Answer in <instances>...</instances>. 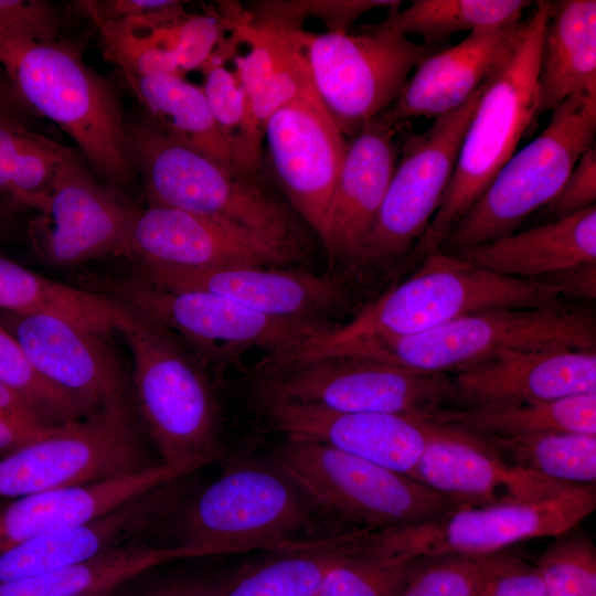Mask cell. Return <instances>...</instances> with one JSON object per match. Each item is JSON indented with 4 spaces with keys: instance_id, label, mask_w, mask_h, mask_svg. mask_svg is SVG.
Returning a JSON list of instances; mask_svg holds the SVG:
<instances>
[{
    "instance_id": "d6986e66",
    "label": "cell",
    "mask_w": 596,
    "mask_h": 596,
    "mask_svg": "<svg viewBox=\"0 0 596 596\" xmlns=\"http://www.w3.org/2000/svg\"><path fill=\"white\" fill-rule=\"evenodd\" d=\"M417 417L426 441L409 477L456 507L536 501L574 486L507 464L476 435Z\"/></svg>"
},
{
    "instance_id": "f35d334b",
    "label": "cell",
    "mask_w": 596,
    "mask_h": 596,
    "mask_svg": "<svg viewBox=\"0 0 596 596\" xmlns=\"http://www.w3.org/2000/svg\"><path fill=\"white\" fill-rule=\"evenodd\" d=\"M356 532L349 551L329 570L317 596H395L418 558L365 551Z\"/></svg>"
},
{
    "instance_id": "8992f818",
    "label": "cell",
    "mask_w": 596,
    "mask_h": 596,
    "mask_svg": "<svg viewBox=\"0 0 596 596\" xmlns=\"http://www.w3.org/2000/svg\"><path fill=\"white\" fill-rule=\"evenodd\" d=\"M126 136L148 205L240 226L297 227L257 174L224 166L168 137L139 110L126 113Z\"/></svg>"
},
{
    "instance_id": "3957f363",
    "label": "cell",
    "mask_w": 596,
    "mask_h": 596,
    "mask_svg": "<svg viewBox=\"0 0 596 596\" xmlns=\"http://www.w3.org/2000/svg\"><path fill=\"white\" fill-rule=\"evenodd\" d=\"M317 510L274 460L237 461L183 508L177 545L214 555L296 549L321 540L310 538Z\"/></svg>"
},
{
    "instance_id": "4316f807",
    "label": "cell",
    "mask_w": 596,
    "mask_h": 596,
    "mask_svg": "<svg viewBox=\"0 0 596 596\" xmlns=\"http://www.w3.org/2000/svg\"><path fill=\"white\" fill-rule=\"evenodd\" d=\"M241 41L248 45L245 55H235L234 70L245 89L254 130L264 139L270 116L313 86L302 28L249 23L241 6L232 7Z\"/></svg>"
},
{
    "instance_id": "c3c4849f",
    "label": "cell",
    "mask_w": 596,
    "mask_h": 596,
    "mask_svg": "<svg viewBox=\"0 0 596 596\" xmlns=\"http://www.w3.org/2000/svg\"><path fill=\"white\" fill-rule=\"evenodd\" d=\"M181 2L175 0H84L75 1L74 7L91 21H117L170 9Z\"/></svg>"
},
{
    "instance_id": "ffe728a7",
    "label": "cell",
    "mask_w": 596,
    "mask_h": 596,
    "mask_svg": "<svg viewBox=\"0 0 596 596\" xmlns=\"http://www.w3.org/2000/svg\"><path fill=\"white\" fill-rule=\"evenodd\" d=\"M0 326L17 340L32 368L54 385L95 408L128 400L107 333L36 312L0 310Z\"/></svg>"
},
{
    "instance_id": "7bdbcfd3",
    "label": "cell",
    "mask_w": 596,
    "mask_h": 596,
    "mask_svg": "<svg viewBox=\"0 0 596 596\" xmlns=\"http://www.w3.org/2000/svg\"><path fill=\"white\" fill-rule=\"evenodd\" d=\"M63 24L47 0H0V65L7 70L30 47L58 39Z\"/></svg>"
},
{
    "instance_id": "bcb514c9",
    "label": "cell",
    "mask_w": 596,
    "mask_h": 596,
    "mask_svg": "<svg viewBox=\"0 0 596 596\" xmlns=\"http://www.w3.org/2000/svg\"><path fill=\"white\" fill-rule=\"evenodd\" d=\"M481 561L486 571L488 596H547L536 564L502 551Z\"/></svg>"
},
{
    "instance_id": "5b68a950",
    "label": "cell",
    "mask_w": 596,
    "mask_h": 596,
    "mask_svg": "<svg viewBox=\"0 0 596 596\" xmlns=\"http://www.w3.org/2000/svg\"><path fill=\"white\" fill-rule=\"evenodd\" d=\"M6 71L30 109L65 131L103 180L120 191L132 183L119 94L75 43L57 39L32 46Z\"/></svg>"
},
{
    "instance_id": "e0dca14e",
    "label": "cell",
    "mask_w": 596,
    "mask_h": 596,
    "mask_svg": "<svg viewBox=\"0 0 596 596\" xmlns=\"http://www.w3.org/2000/svg\"><path fill=\"white\" fill-rule=\"evenodd\" d=\"M301 252L298 227L251 228L147 205L136 213L125 256L187 267H281Z\"/></svg>"
},
{
    "instance_id": "d590c367",
    "label": "cell",
    "mask_w": 596,
    "mask_h": 596,
    "mask_svg": "<svg viewBox=\"0 0 596 596\" xmlns=\"http://www.w3.org/2000/svg\"><path fill=\"white\" fill-rule=\"evenodd\" d=\"M230 32L201 66V87L235 166L244 172L258 174L264 139L253 128L245 89L237 73L226 66L242 42L235 28Z\"/></svg>"
},
{
    "instance_id": "f546056e",
    "label": "cell",
    "mask_w": 596,
    "mask_h": 596,
    "mask_svg": "<svg viewBox=\"0 0 596 596\" xmlns=\"http://www.w3.org/2000/svg\"><path fill=\"white\" fill-rule=\"evenodd\" d=\"M120 75L142 114L168 137L224 166L238 169L201 86L178 75Z\"/></svg>"
},
{
    "instance_id": "8fae6325",
    "label": "cell",
    "mask_w": 596,
    "mask_h": 596,
    "mask_svg": "<svg viewBox=\"0 0 596 596\" xmlns=\"http://www.w3.org/2000/svg\"><path fill=\"white\" fill-rule=\"evenodd\" d=\"M595 508V485L573 486L542 500L457 507L424 523L369 532L362 540V547L406 558L438 555L482 557L505 551L522 541L568 532Z\"/></svg>"
},
{
    "instance_id": "9c48e42d",
    "label": "cell",
    "mask_w": 596,
    "mask_h": 596,
    "mask_svg": "<svg viewBox=\"0 0 596 596\" xmlns=\"http://www.w3.org/2000/svg\"><path fill=\"white\" fill-rule=\"evenodd\" d=\"M273 460L319 511L349 531L402 529L457 508L407 475L317 441L286 437Z\"/></svg>"
},
{
    "instance_id": "8d00e7d4",
    "label": "cell",
    "mask_w": 596,
    "mask_h": 596,
    "mask_svg": "<svg viewBox=\"0 0 596 596\" xmlns=\"http://www.w3.org/2000/svg\"><path fill=\"white\" fill-rule=\"evenodd\" d=\"M534 2L528 0H415L389 13L372 29L403 36L418 35L426 45H438L451 35L481 28L499 26L523 19Z\"/></svg>"
},
{
    "instance_id": "f5cc1de1",
    "label": "cell",
    "mask_w": 596,
    "mask_h": 596,
    "mask_svg": "<svg viewBox=\"0 0 596 596\" xmlns=\"http://www.w3.org/2000/svg\"><path fill=\"white\" fill-rule=\"evenodd\" d=\"M115 589L116 588H104V589H98V590H94V592H91V593H86V594H83V595H79V596H113Z\"/></svg>"
},
{
    "instance_id": "277c9868",
    "label": "cell",
    "mask_w": 596,
    "mask_h": 596,
    "mask_svg": "<svg viewBox=\"0 0 596 596\" xmlns=\"http://www.w3.org/2000/svg\"><path fill=\"white\" fill-rule=\"evenodd\" d=\"M596 349L590 313L553 308H501L470 313L425 332L376 338L327 354L372 359L417 372L455 373L503 351Z\"/></svg>"
},
{
    "instance_id": "83f0119b",
    "label": "cell",
    "mask_w": 596,
    "mask_h": 596,
    "mask_svg": "<svg viewBox=\"0 0 596 596\" xmlns=\"http://www.w3.org/2000/svg\"><path fill=\"white\" fill-rule=\"evenodd\" d=\"M453 255L492 274L529 280L596 262V206Z\"/></svg>"
},
{
    "instance_id": "ee69618b",
    "label": "cell",
    "mask_w": 596,
    "mask_h": 596,
    "mask_svg": "<svg viewBox=\"0 0 596 596\" xmlns=\"http://www.w3.org/2000/svg\"><path fill=\"white\" fill-rule=\"evenodd\" d=\"M481 557L438 555L418 558L395 596H478L485 587Z\"/></svg>"
},
{
    "instance_id": "2e32d148",
    "label": "cell",
    "mask_w": 596,
    "mask_h": 596,
    "mask_svg": "<svg viewBox=\"0 0 596 596\" xmlns=\"http://www.w3.org/2000/svg\"><path fill=\"white\" fill-rule=\"evenodd\" d=\"M138 209L76 155L55 179L45 210L28 222L26 234L34 253L55 266L125 256Z\"/></svg>"
},
{
    "instance_id": "9a60e30c",
    "label": "cell",
    "mask_w": 596,
    "mask_h": 596,
    "mask_svg": "<svg viewBox=\"0 0 596 596\" xmlns=\"http://www.w3.org/2000/svg\"><path fill=\"white\" fill-rule=\"evenodd\" d=\"M486 83L426 130L403 136L395 170L358 262L386 264L418 244L448 188Z\"/></svg>"
},
{
    "instance_id": "30bf717a",
    "label": "cell",
    "mask_w": 596,
    "mask_h": 596,
    "mask_svg": "<svg viewBox=\"0 0 596 596\" xmlns=\"http://www.w3.org/2000/svg\"><path fill=\"white\" fill-rule=\"evenodd\" d=\"M257 396L296 401L345 413L425 416L462 406L454 380L390 363L322 354L258 369Z\"/></svg>"
},
{
    "instance_id": "d4e9b609",
    "label": "cell",
    "mask_w": 596,
    "mask_h": 596,
    "mask_svg": "<svg viewBox=\"0 0 596 596\" xmlns=\"http://www.w3.org/2000/svg\"><path fill=\"white\" fill-rule=\"evenodd\" d=\"M396 131L381 113L348 141L322 244L331 262L359 259L398 160Z\"/></svg>"
},
{
    "instance_id": "7a4b0ae2",
    "label": "cell",
    "mask_w": 596,
    "mask_h": 596,
    "mask_svg": "<svg viewBox=\"0 0 596 596\" xmlns=\"http://www.w3.org/2000/svg\"><path fill=\"white\" fill-rule=\"evenodd\" d=\"M522 36L491 75L466 129L441 203L416 251L438 249L453 225L481 195L539 115L538 74L550 1L534 2Z\"/></svg>"
},
{
    "instance_id": "cb8c5ba5",
    "label": "cell",
    "mask_w": 596,
    "mask_h": 596,
    "mask_svg": "<svg viewBox=\"0 0 596 596\" xmlns=\"http://www.w3.org/2000/svg\"><path fill=\"white\" fill-rule=\"evenodd\" d=\"M525 24L522 19L476 29L455 46L425 57L383 117L398 129L411 118L435 119L457 109L505 63Z\"/></svg>"
},
{
    "instance_id": "1f68e13d",
    "label": "cell",
    "mask_w": 596,
    "mask_h": 596,
    "mask_svg": "<svg viewBox=\"0 0 596 596\" xmlns=\"http://www.w3.org/2000/svg\"><path fill=\"white\" fill-rule=\"evenodd\" d=\"M419 417L480 436L596 435V393L543 403L455 406Z\"/></svg>"
},
{
    "instance_id": "ac0fdd59",
    "label": "cell",
    "mask_w": 596,
    "mask_h": 596,
    "mask_svg": "<svg viewBox=\"0 0 596 596\" xmlns=\"http://www.w3.org/2000/svg\"><path fill=\"white\" fill-rule=\"evenodd\" d=\"M264 139L280 191L323 244L348 140L313 86L270 116Z\"/></svg>"
},
{
    "instance_id": "4dcf8cb0",
    "label": "cell",
    "mask_w": 596,
    "mask_h": 596,
    "mask_svg": "<svg viewBox=\"0 0 596 596\" xmlns=\"http://www.w3.org/2000/svg\"><path fill=\"white\" fill-rule=\"evenodd\" d=\"M212 555L189 546H153L141 541L118 546L95 557L0 586V596H79L124 582L158 565Z\"/></svg>"
},
{
    "instance_id": "484cf974",
    "label": "cell",
    "mask_w": 596,
    "mask_h": 596,
    "mask_svg": "<svg viewBox=\"0 0 596 596\" xmlns=\"http://www.w3.org/2000/svg\"><path fill=\"white\" fill-rule=\"evenodd\" d=\"M465 405H510L596 393V351H503L453 377Z\"/></svg>"
},
{
    "instance_id": "603a6c76",
    "label": "cell",
    "mask_w": 596,
    "mask_h": 596,
    "mask_svg": "<svg viewBox=\"0 0 596 596\" xmlns=\"http://www.w3.org/2000/svg\"><path fill=\"white\" fill-rule=\"evenodd\" d=\"M175 479L76 528L38 536L0 554V586L41 575L140 541L183 496Z\"/></svg>"
},
{
    "instance_id": "4fadbf2b",
    "label": "cell",
    "mask_w": 596,
    "mask_h": 596,
    "mask_svg": "<svg viewBox=\"0 0 596 596\" xmlns=\"http://www.w3.org/2000/svg\"><path fill=\"white\" fill-rule=\"evenodd\" d=\"M356 33H306L313 87L345 137L352 139L371 118L398 97L409 73L438 52V45L413 42L363 24Z\"/></svg>"
},
{
    "instance_id": "6da1fadb",
    "label": "cell",
    "mask_w": 596,
    "mask_h": 596,
    "mask_svg": "<svg viewBox=\"0 0 596 596\" xmlns=\"http://www.w3.org/2000/svg\"><path fill=\"white\" fill-rule=\"evenodd\" d=\"M560 298L547 283L492 274L435 249L425 255L414 275L350 322L332 327L283 361L326 354L370 339L417 334L485 310L560 307Z\"/></svg>"
},
{
    "instance_id": "44dd1931",
    "label": "cell",
    "mask_w": 596,
    "mask_h": 596,
    "mask_svg": "<svg viewBox=\"0 0 596 596\" xmlns=\"http://www.w3.org/2000/svg\"><path fill=\"white\" fill-rule=\"evenodd\" d=\"M139 277L172 290L223 296L259 313L291 319H322L344 294L336 280L269 266L187 267L139 262Z\"/></svg>"
},
{
    "instance_id": "f1b7e54d",
    "label": "cell",
    "mask_w": 596,
    "mask_h": 596,
    "mask_svg": "<svg viewBox=\"0 0 596 596\" xmlns=\"http://www.w3.org/2000/svg\"><path fill=\"white\" fill-rule=\"evenodd\" d=\"M539 114L596 92V1H550L538 74Z\"/></svg>"
},
{
    "instance_id": "7402d4cb",
    "label": "cell",
    "mask_w": 596,
    "mask_h": 596,
    "mask_svg": "<svg viewBox=\"0 0 596 596\" xmlns=\"http://www.w3.org/2000/svg\"><path fill=\"white\" fill-rule=\"evenodd\" d=\"M258 400L269 423L286 437L317 441L407 476L425 447L416 415L345 413L289 400Z\"/></svg>"
},
{
    "instance_id": "816d5d0a",
    "label": "cell",
    "mask_w": 596,
    "mask_h": 596,
    "mask_svg": "<svg viewBox=\"0 0 596 596\" xmlns=\"http://www.w3.org/2000/svg\"><path fill=\"white\" fill-rule=\"evenodd\" d=\"M212 588L206 581L178 576L159 582L138 596H210Z\"/></svg>"
},
{
    "instance_id": "d6a6232c",
    "label": "cell",
    "mask_w": 596,
    "mask_h": 596,
    "mask_svg": "<svg viewBox=\"0 0 596 596\" xmlns=\"http://www.w3.org/2000/svg\"><path fill=\"white\" fill-rule=\"evenodd\" d=\"M76 155L26 124L0 117V203L43 212L55 179Z\"/></svg>"
},
{
    "instance_id": "681fc988",
    "label": "cell",
    "mask_w": 596,
    "mask_h": 596,
    "mask_svg": "<svg viewBox=\"0 0 596 596\" xmlns=\"http://www.w3.org/2000/svg\"><path fill=\"white\" fill-rule=\"evenodd\" d=\"M553 286L557 292L575 298H596V262L573 266L540 279Z\"/></svg>"
},
{
    "instance_id": "ab89813d",
    "label": "cell",
    "mask_w": 596,
    "mask_h": 596,
    "mask_svg": "<svg viewBox=\"0 0 596 596\" xmlns=\"http://www.w3.org/2000/svg\"><path fill=\"white\" fill-rule=\"evenodd\" d=\"M0 382L20 392L54 425L78 421L98 409L41 376L1 326Z\"/></svg>"
},
{
    "instance_id": "7c38bea8",
    "label": "cell",
    "mask_w": 596,
    "mask_h": 596,
    "mask_svg": "<svg viewBox=\"0 0 596 596\" xmlns=\"http://www.w3.org/2000/svg\"><path fill=\"white\" fill-rule=\"evenodd\" d=\"M152 466L128 400L60 425L0 459V500L103 481Z\"/></svg>"
},
{
    "instance_id": "5bb4252c",
    "label": "cell",
    "mask_w": 596,
    "mask_h": 596,
    "mask_svg": "<svg viewBox=\"0 0 596 596\" xmlns=\"http://www.w3.org/2000/svg\"><path fill=\"white\" fill-rule=\"evenodd\" d=\"M103 294L177 331L204 351L263 348L277 360L329 331L323 319L276 318L220 295L167 289L141 277L88 279Z\"/></svg>"
},
{
    "instance_id": "74e56055",
    "label": "cell",
    "mask_w": 596,
    "mask_h": 596,
    "mask_svg": "<svg viewBox=\"0 0 596 596\" xmlns=\"http://www.w3.org/2000/svg\"><path fill=\"white\" fill-rule=\"evenodd\" d=\"M476 436L509 465L568 485H595L596 435Z\"/></svg>"
},
{
    "instance_id": "ba28073f",
    "label": "cell",
    "mask_w": 596,
    "mask_h": 596,
    "mask_svg": "<svg viewBox=\"0 0 596 596\" xmlns=\"http://www.w3.org/2000/svg\"><path fill=\"white\" fill-rule=\"evenodd\" d=\"M551 111L545 129L510 157L438 249L453 254L510 235L556 196L579 157L594 145L596 92L574 94Z\"/></svg>"
},
{
    "instance_id": "e575fe53",
    "label": "cell",
    "mask_w": 596,
    "mask_h": 596,
    "mask_svg": "<svg viewBox=\"0 0 596 596\" xmlns=\"http://www.w3.org/2000/svg\"><path fill=\"white\" fill-rule=\"evenodd\" d=\"M183 3L137 18L92 21L105 58L123 74L183 76L178 61L180 28L188 14Z\"/></svg>"
},
{
    "instance_id": "60d3db41",
    "label": "cell",
    "mask_w": 596,
    "mask_h": 596,
    "mask_svg": "<svg viewBox=\"0 0 596 596\" xmlns=\"http://www.w3.org/2000/svg\"><path fill=\"white\" fill-rule=\"evenodd\" d=\"M401 4L391 0H268L251 2L244 11L252 23L302 28L305 19L312 17L326 24L328 32L344 34L366 12L382 8L392 13Z\"/></svg>"
},
{
    "instance_id": "f907efd6",
    "label": "cell",
    "mask_w": 596,
    "mask_h": 596,
    "mask_svg": "<svg viewBox=\"0 0 596 596\" xmlns=\"http://www.w3.org/2000/svg\"><path fill=\"white\" fill-rule=\"evenodd\" d=\"M0 117L31 126L38 117L22 99L7 71L0 65Z\"/></svg>"
},
{
    "instance_id": "7dc6e473",
    "label": "cell",
    "mask_w": 596,
    "mask_h": 596,
    "mask_svg": "<svg viewBox=\"0 0 596 596\" xmlns=\"http://www.w3.org/2000/svg\"><path fill=\"white\" fill-rule=\"evenodd\" d=\"M596 202V147L593 145L579 157L556 196L545 205L555 219L586 210Z\"/></svg>"
},
{
    "instance_id": "9f6ffc18",
    "label": "cell",
    "mask_w": 596,
    "mask_h": 596,
    "mask_svg": "<svg viewBox=\"0 0 596 596\" xmlns=\"http://www.w3.org/2000/svg\"><path fill=\"white\" fill-rule=\"evenodd\" d=\"M0 217H3V215L0 213Z\"/></svg>"
},
{
    "instance_id": "11a10c76",
    "label": "cell",
    "mask_w": 596,
    "mask_h": 596,
    "mask_svg": "<svg viewBox=\"0 0 596 596\" xmlns=\"http://www.w3.org/2000/svg\"><path fill=\"white\" fill-rule=\"evenodd\" d=\"M478 596H488L486 583H485L483 589L481 590V593Z\"/></svg>"
},
{
    "instance_id": "b9f144b4",
    "label": "cell",
    "mask_w": 596,
    "mask_h": 596,
    "mask_svg": "<svg viewBox=\"0 0 596 596\" xmlns=\"http://www.w3.org/2000/svg\"><path fill=\"white\" fill-rule=\"evenodd\" d=\"M536 565L547 596H596V549L585 533L554 536Z\"/></svg>"
},
{
    "instance_id": "836d02e7",
    "label": "cell",
    "mask_w": 596,
    "mask_h": 596,
    "mask_svg": "<svg viewBox=\"0 0 596 596\" xmlns=\"http://www.w3.org/2000/svg\"><path fill=\"white\" fill-rule=\"evenodd\" d=\"M353 532L277 551L278 555L243 568L210 596H317L329 570L349 551Z\"/></svg>"
},
{
    "instance_id": "db71d44e",
    "label": "cell",
    "mask_w": 596,
    "mask_h": 596,
    "mask_svg": "<svg viewBox=\"0 0 596 596\" xmlns=\"http://www.w3.org/2000/svg\"><path fill=\"white\" fill-rule=\"evenodd\" d=\"M7 232V223L4 217H0V237H3Z\"/></svg>"
},
{
    "instance_id": "f6af8a7d",
    "label": "cell",
    "mask_w": 596,
    "mask_h": 596,
    "mask_svg": "<svg viewBox=\"0 0 596 596\" xmlns=\"http://www.w3.org/2000/svg\"><path fill=\"white\" fill-rule=\"evenodd\" d=\"M20 392L0 382V455H10L56 430Z\"/></svg>"
},
{
    "instance_id": "52a82bcc",
    "label": "cell",
    "mask_w": 596,
    "mask_h": 596,
    "mask_svg": "<svg viewBox=\"0 0 596 596\" xmlns=\"http://www.w3.org/2000/svg\"><path fill=\"white\" fill-rule=\"evenodd\" d=\"M121 333L132 356L138 407L161 462L195 470L209 465L219 455L221 421L207 377L149 316L136 310Z\"/></svg>"
}]
</instances>
